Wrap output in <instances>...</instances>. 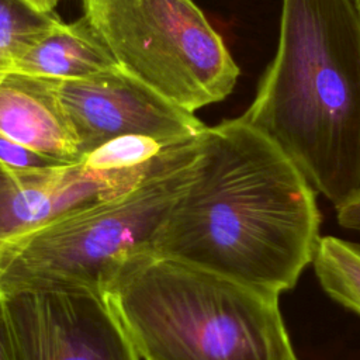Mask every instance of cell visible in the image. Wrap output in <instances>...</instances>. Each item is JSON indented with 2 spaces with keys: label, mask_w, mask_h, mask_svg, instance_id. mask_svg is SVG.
<instances>
[{
  "label": "cell",
  "mask_w": 360,
  "mask_h": 360,
  "mask_svg": "<svg viewBox=\"0 0 360 360\" xmlns=\"http://www.w3.org/2000/svg\"><path fill=\"white\" fill-rule=\"evenodd\" d=\"M319 231L314 187L238 117L200 134L188 183L153 252L281 295L312 263Z\"/></svg>",
  "instance_id": "1"
},
{
  "label": "cell",
  "mask_w": 360,
  "mask_h": 360,
  "mask_svg": "<svg viewBox=\"0 0 360 360\" xmlns=\"http://www.w3.org/2000/svg\"><path fill=\"white\" fill-rule=\"evenodd\" d=\"M340 208L360 194V0H281L278 39L240 115Z\"/></svg>",
  "instance_id": "2"
},
{
  "label": "cell",
  "mask_w": 360,
  "mask_h": 360,
  "mask_svg": "<svg viewBox=\"0 0 360 360\" xmlns=\"http://www.w3.org/2000/svg\"><path fill=\"white\" fill-rule=\"evenodd\" d=\"M142 360H291L280 295L177 259L131 257L104 291Z\"/></svg>",
  "instance_id": "3"
},
{
  "label": "cell",
  "mask_w": 360,
  "mask_h": 360,
  "mask_svg": "<svg viewBox=\"0 0 360 360\" xmlns=\"http://www.w3.org/2000/svg\"><path fill=\"white\" fill-rule=\"evenodd\" d=\"M198 138L132 188L59 215L10 243L0 259V297L30 288L104 294L131 257L153 252L188 183Z\"/></svg>",
  "instance_id": "4"
},
{
  "label": "cell",
  "mask_w": 360,
  "mask_h": 360,
  "mask_svg": "<svg viewBox=\"0 0 360 360\" xmlns=\"http://www.w3.org/2000/svg\"><path fill=\"white\" fill-rule=\"evenodd\" d=\"M118 66L195 112L226 98L239 68L191 0H82Z\"/></svg>",
  "instance_id": "5"
},
{
  "label": "cell",
  "mask_w": 360,
  "mask_h": 360,
  "mask_svg": "<svg viewBox=\"0 0 360 360\" xmlns=\"http://www.w3.org/2000/svg\"><path fill=\"white\" fill-rule=\"evenodd\" d=\"M0 300L14 360H142L103 292L30 288Z\"/></svg>",
  "instance_id": "6"
},
{
  "label": "cell",
  "mask_w": 360,
  "mask_h": 360,
  "mask_svg": "<svg viewBox=\"0 0 360 360\" xmlns=\"http://www.w3.org/2000/svg\"><path fill=\"white\" fill-rule=\"evenodd\" d=\"M52 83L83 158L120 136L184 139L207 127L121 68Z\"/></svg>",
  "instance_id": "7"
},
{
  "label": "cell",
  "mask_w": 360,
  "mask_h": 360,
  "mask_svg": "<svg viewBox=\"0 0 360 360\" xmlns=\"http://www.w3.org/2000/svg\"><path fill=\"white\" fill-rule=\"evenodd\" d=\"M176 148L150 166L100 169L87 159L51 169L0 162V259L14 240L66 212L121 194L174 159Z\"/></svg>",
  "instance_id": "8"
},
{
  "label": "cell",
  "mask_w": 360,
  "mask_h": 360,
  "mask_svg": "<svg viewBox=\"0 0 360 360\" xmlns=\"http://www.w3.org/2000/svg\"><path fill=\"white\" fill-rule=\"evenodd\" d=\"M0 134L59 160L84 159L51 79L0 70Z\"/></svg>",
  "instance_id": "9"
},
{
  "label": "cell",
  "mask_w": 360,
  "mask_h": 360,
  "mask_svg": "<svg viewBox=\"0 0 360 360\" xmlns=\"http://www.w3.org/2000/svg\"><path fill=\"white\" fill-rule=\"evenodd\" d=\"M120 68L105 42L83 15L59 21L30 45L10 70L52 80H77Z\"/></svg>",
  "instance_id": "10"
},
{
  "label": "cell",
  "mask_w": 360,
  "mask_h": 360,
  "mask_svg": "<svg viewBox=\"0 0 360 360\" xmlns=\"http://www.w3.org/2000/svg\"><path fill=\"white\" fill-rule=\"evenodd\" d=\"M311 264L322 290L360 315V245L332 235L321 236Z\"/></svg>",
  "instance_id": "11"
},
{
  "label": "cell",
  "mask_w": 360,
  "mask_h": 360,
  "mask_svg": "<svg viewBox=\"0 0 360 360\" xmlns=\"http://www.w3.org/2000/svg\"><path fill=\"white\" fill-rule=\"evenodd\" d=\"M60 20L39 11L27 0H0V70L13 62Z\"/></svg>",
  "instance_id": "12"
},
{
  "label": "cell",
  "mask_w": 360,
  "mask_h": 360,
  "mask_svg": "<svg viewBox=\"0 0 360 360\" xmlns=\"http://www.w3.org/2000/svg\"><path fill=\"white\" fill-rule=\"evenodd\" d=\"M0 162L20 169H51L69 162L59 160L42 152H38L24 143L10 139L0 134Z\"/></svg>",
  "instance_id": "13"
},
{
  "label": "cell",
  "mask_w": 360,
  "mask_h": 360,
  "mask_svg": "<svg viewBox=\"0 0 360 360\" xmlns=\"http://www.w3.org/2000/svg\"><path fill=\"white\" fill-rule=\"evenodd\" d=\"M27 1H30L39 11H45V13L53 11V7L58 3V0H27Z\"/></svg>",
  "instance_id": "14"
},
{
  "label": "cell",
  "mask_w": 360,
  "mask_h": 360,
  "mask_svg": "<svg viewBox=\"0 0 360 360\" xmlns=\"http://www.w3.org/2000/svg\"><path fill=\"white\" fill-rule=\"evenodd\" d=\"M354 222H356V228L360 232V197L356 201V208H354Z\"/></svg>",
  "instance_id": "15"
},
{
  "label": "cell",
  "mask_w": 360,
  "mask_h": 360,
  "mask_svg": "<svg viewBox=\"0 0 360 360\" xmlns=\"http://www.w3.org/2000/svg\"><path fill=\"white\" fill-rule=\"evenodd\" d=\"M291 360H298V359H297V356H294Z\"/></svg>",
  "instance_id": "16"
}]
</instances>
